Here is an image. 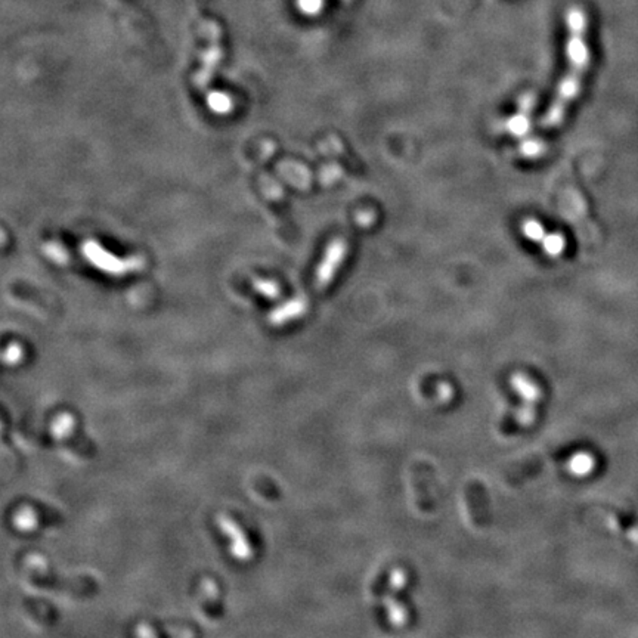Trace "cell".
Returning a JSON list of instances; mask_svg holds the SVG:
<instances>
[{
	"instance_id": "5b68a950",
	"label": "cell",
	"mask_w": 638,
	"mask_h": 638,
	"mask_svg": "<svg viewBox=\"0 0 638 638\" xmlns=\"http://www.w3.org/2000/svg\"><path fill=\"white\" fill-rule=\"evenodd\" d=\"M522 231L527 240L538 242L550 256H559L564 249L563 237L559 234H550L535 219H526L522 225Z\"/></svg>"
},
{
	"instance_id": "8992f818",
	"label": "cell",
	"mask_w": 638,
	"mask_h": 638,
	"mask_svg": "<svg viewBox=\"0 0 638 638\" xmlns=\"http://www.w3.org/2000/svg\"><path fill=\"white\" fill-rule=\"evenodd\" d=\"M532 105H534L532 95H524L520 101L518 113L506 121V130L510 134H513V137L522 138L527 132H529V126H531L529 116H531Z\"/></svg>"
},
{
	"instance_id": "9c48e42d",
	"label": "cell",
	"mask_w": 638,
	"mask_h": 638,
	"mask_svg": "<svg viewBox=\"0 0 638 638\" xmlns=\"http://www.w3.org/2000/svg\"><path fill=\"white\" fill-rule=\"evenodd\" d=\"M208 102H210V107L217 113H228L231 109V100L224 93H213Z\"/></svg>"
},
{
	"instance_id": "52a82bcc",
	"label": "cell",
	"mask_w": 638,
	"mask_h": 638,
	"mask_svg": "<svg viewBox=\"0 0 638 638\" xmlns=\"http://www.w3.org/2000/svg\"><path fill=\"white\" fill-rule=\"evenodd\" d=\"M306 306H308V303H306L303 297L291 299L287 303L279 306L278 309H275L274 313H271V316H269V319H271V322L275 325L287 324L293 321V319H296L300 315H303L306 311Z\"/></svg>"
},
{
	"instance_id": "7a4b0ae2",
	"label": "cell",
	"mask_w": 638,
	"mask_h": 638,
	"mask_svg": "<svg viewBox=\"0 0 638 638\" xmlns=\"http://www.w3.org/2000/svg\"><path fill=\"white\" fill-rule=\"evenodd\" d=\"M348 254V242L343 238L331 240L322 254V259L319 262L315 272V287L318 290H324L329 286V282L334 279L339 267Z\"/></svg>"
},
{
	"instance_id": "ba28073f",
	"label": "cell",
	"mask_w": 638,
	"mask_h": 638,
	"mask_svg": "<svg viewBox=\"0 0 638 638\" xmlns=\"http://www.w3.org/2000/svg\"><path fill=\"white\" fill-rule=\"evenodd\" d=\"M254 288L259 293H262L265 297H269V299H277L279 296V287L275 284L274 281L256 279Z\"/></svg>"
},
{
	"instance_id": "277c9868",
	"label": "cell",
	"mask_w": 638,
	"mask_h": 638,
	"mask_svg": "<svg viewBox=\"0 0 638 638\" xmlns=\"http://www.w3.org/2000/svg\"><path fill=\"white\" fill-rule=\"evenodd\" d=\"M405 584H407V573L400 569L391 572L389 582V594L384 597V605L387 607L389 622L391 625H395V627H400V625H405L408 621V610L396 600L398 590L403 588Z\"/></svg>"
},
{
	"instance_id": "6da1fadb",
	"label": "cell",
	"mask_w": 638,
	"mask_h": 638,
	"mask_svg": "<svg viewBox=\"0 0 638 638\" xmlns=\"http://www.w3.org/2000/svg\"><path fill=\"white\" fill-rule=\"evenodd\" d=\"M569 38L566 43L568 68L557 88L553 102L550 104L541 125L547 129H553L561 125L566 111L582 88V79L590 65V51L585 42L586 18L584 10L572 8L566 17Z\"/></svg>"
},
{
	"instance_id": "3957f363",
	"label": "cell",
	"mask_w": 638,
	"mask_h": 638,
	"mask_svg": "<svg viewBox=\"0 0 638 638\" xmlns=\"http://www.w3.org/2000/svg\"><path fill=\"white\" fill-rule=\"evenodd\" d=\"M513 387L516 389L518 394L524 399V405L518 414V421L520 426H531L536 419V410L535 405L541 400L543 390L539 387L531 377L524 374H514L511 380Z\"/></svg>"
}]
</instances>
